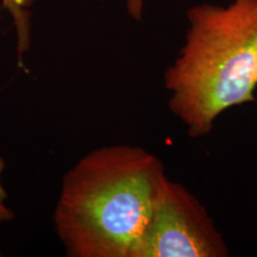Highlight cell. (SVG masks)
<instances>
[{
  "label": "cell",
  "mask_w": 257,
  "mask_h": 257,
  "mask_svg": "<svg viewBox=\"0 0 257 257\" xmlns=\"http://www.w3.org/2000/svg\"><path fill=\"white\" fill-rule=\"evenodd\" d=\"M165 166L144 148H95L63 175L53 214L69 257H134L149 223Z\"/></svg>",
  "instance_id": "obj_1"
},
{
  "label": "cell",
  "mask_w": 257,
  "mask_h": 257,
  "mask_svg": "<svg viewBox=\"0 0 257 257\" xmlns=\"http://www.w3.org/2000/svg\"><path fill=\"white\" fill-rule=\"evenodd\" d=\"M184 46L163 73L168 108L191 138L206 137L224 112L256 101L257 0L188 9Z\"/></svg>",
  "instance_id": "obj_2"
},
{
  "label": "cell",
  "mask_w": 257,
  "mask_h": 257,
  "mask_svg": "<svg viewBox=\"0 0 257 257\" xmlns=\"http://www.w3.org/2000/svg\"><path fill=\"white\" fill-rule=\"evenodd\" d=\"M230 249L200 200L168 176L134 257H227Z\"/></svg>",
  "instance_id": "obj_3"
},
{
  "label": "cell",
  "mask_w": 257,
  "mask_h": 257,
  "mask_svg": "<svg viewBox=\"0 0 257 257\" xmlns=\"http://www.w3.org/2000/svg\"><path fill=\"white\" fill-rule=\"evenodd\" d=\"M2 2L14 18L18 37V53L22 55L28 49L29 43H30V24H29L27 10L36 0H2Z\"/></svg>",
  "instance_id": "obj_4"
},
{
  "label": "cell",
  "mask_w": 257,
  "mask_h": 257,
  "mask_svg": "<svg viewBox=\"0 0 257 257\" xmlns=\"http://www.w3.org/2000/svg\"><path fill=\"white\" fill-rule=\"evenodd\" d=\"M5 168V160L0 156V225L10 223L15 218V212L8 202V192L4 184Z\"/></svg>",
  "instance_id": "obj_5"
},
{
  "label": "cell",
  "mask_w": 257,
  "mask_h": 257,
  "mask_svg": "<svg viewBox=\"0 0 257 257\" xmlns=\"http://www.w3.org/2000/svg\"><path fill=\"white\" fill-rule=\"evenodd\" d=\"M125 5H126V11L131 18L137 22L142 21L146 0H125Z\"/></svg>",
  "instance_id": "obj_6"
},
{
  "label": "cell",
  "mask_w": 257,
  "mask_h": 257,
  "mask_svg": "<svg viewBox=\"0 0 257 257\" xmlns=\"http://www.w3.org/2000/svg\"><path fill=\"white\" fill-rule=\"evenodd\" d=\"M3 255V253H2V251H0V256H2Z\"/></svg>",
  "instance_id": "obj_7"
}]
</instances>
